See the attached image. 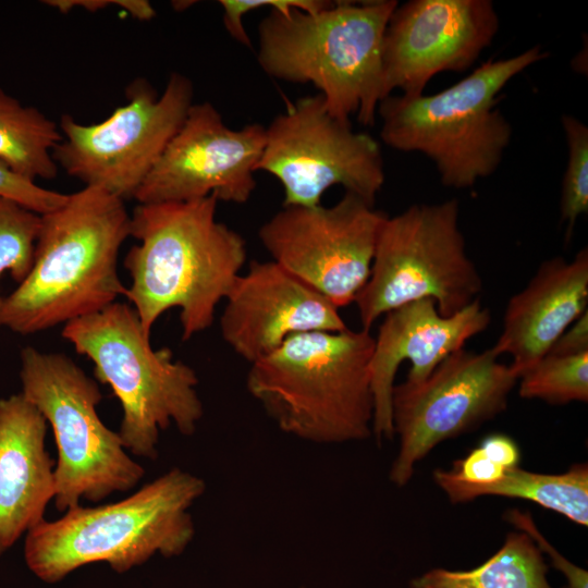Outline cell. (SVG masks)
<instances>
[{"mask_svg":"<svg viewBox=\"0 0 588 588\" xmlns=\"http://www.w3.org/2000/svg\"><path fill=\"white\" fill-rule=\"evenodd\" d=\"M218 199L137 204L131 236L138 241L123 265L124 297L150 334L158 318L180 309L182 340L209 329L246 261L245 240L217 220Z\"/></svg>","mask_w":588,"mask_h":588,"instance_id":"obj_1","label":"cell"},{"mask_svg":"<svg viewBox=\"0 0 588 588\" xmlns=\"http://www.w3.org/2000/svg\"><path fill=\"white\" fill-rule=\"evenodd\" d=\"M40 217L32 269L3 297L0 314V326L22 335L100 311L126 292L118 272L131 236L124 200L84 186Z\"/></svg>","mask_w":588,"mask_h":588,"instance_id":"obj_2","label":"cell"},{"mask_svg":"<svg viewBox=\"0 0 588 588\" xmlns=\"http://www.w3.org/2000/svg\"><path fill=\"white\" fill-rule=\"evenodd\" d=\"M205 490L200 477L172 468L120 501L73 506L27 531L26 566L44 583L56 584L91 563L122 574L156 554L179 556L195 536L189 509Z\"/></svg>","mask_w":588,"mask_h":588,"instance_id":"obj_3","label":"cell"},{"mask_svg":"<svg viewBox=\"0 0 588 588\" xmlns=\"http://www.w3.org/2000/svg\"><path fill=\"white\" fill-rule=\"evenodd\" d=\"M370 331H314L290 336L250 364L249 394L283 432L317 444L372 436Z\"/></svg>","mask_w":588,"mask_h":588,"instance_id":"obj_4","label":"cell"},{"mask_svg":"<svg viewBox=\"0 0 588 588\" xmlns=\"http://www.w3.org/2000/svg\"><path fill=\"white\" fill-rule=\"evenodd\" d=\"M396 0L335 1L308 13L275 10L258 26L257 60L271 77L313 84L328 112L371 126L383 97L382 45Z\"/></svg>","mask_w":588,"mask_h":588,"instance_id":"obj_5","label":"cell"},{"mask_svg":"<svg viewBox=\"0 0 588 588\" xmlns=\"http://www.w3.org/2000/svg\"><path fill=\"white\" fill-rule=\"evenodd\" d=\"M548 57L539 46L489 60L433 95L388 96L380 101V137L404 152H419L436 166L441 183L464 189L491 175L502 161L512 126L498 108L499 94L528 66Z\"/></svg>","mask_w":588,"mask_h":588,"instance_id":"obj_6","label":"cell"},{"mask_svg":"<svg viewBox=\"0 0 588 588\" xmlns=\"http://www.w3.org/2000/svg\"><path fill=\"white\" fill-rule=\"evenodd\" d=\"M61 335L94 363L95 376L120 401L119 430L132 454L156 460L159 434L174 425L192 436L204 415L198 378L171 350H155L132 305L114 302L64 324Z\"/></svg>","mask_w":588,"mask_h":588,"instance_id":"obj_7","label":"cell"},{"mask_svg":"<svg viewBox=\"0 0 588 588\" xmlns=\"http://www.w3.org/2000/svg\"><path fill=\"white\" fill-rule=\"evenodd\" d=\"M20 359L21 393L42 414L56 441V509L65 512L81 500L98 503L136 487L145 469L98 415V383L62 353L25 346Z\"/></svg>","mask_w":588,"mask_h":588,"instance_id":"obj_8","label":"cell"},{"mask_svg":"<svg viewBox=\"0 0 588 588\" xmlns=\"http://www.w3.org/2000/svg\"><path fill=\"white\" fill-rule=\"evenodd\" d=\"M456 199L415 204L379 230L369 278L354 303L362 329L406 303L430 298L450 317L479 298L481 277L466 252Z\"/></svg>","mask_w":588,"mask_h":588,"instance_id":"obj_9","label":"cell"},{"mask_svg":"<svg viewBox=\"0 0 588 588\" xmlns=\"http://www.w3.org/2000/svg\"><path fill=\"white\" fill-rule=\"evenodd\" d=\"M189 78L172 73L159 96L145 78L126 88L127 103L99 123L82 124L63 114L62 140L53 160L84 186H95L121 198L134 196L193 105Z\"/></svg>","mask_w":588,"mask_h":588,"instance_id":"obj_10","label":"cell"},{"mask_svg":"<svg viewBox=\"0 0 588 588\" xmlns=\"http://www.w3.org/2000/svg\"><path fill=\"white\" fill-rule=\"evenodd\" d=\"M273 175L283 187V207H314L334 185L371 206L384 184L379 143L332 117L320 94L289 102L266 127L256 171Z\"/></svg>","mask_w":588,"mask_h":588,"instance_id":"obj_11","label":"cell"},{"mask_svg":"<svg viewBox=\"0 0 588 588\" xmlns=\"http://www.w3.org/2000/svg\"><path fill=\"white\" fill-rule=\"evenodd\" d=\"M517 381L491 347L482 352L461 348L422 381L395 384L392 424L399 451L390 468L391 482L405 486L434 446L504 412Z\"/></svg>","mask_w":588,"mask_h":588,"instance_id":"obj_12","label":"cell"},{"mask_svg":"<svg viewBox=\"0 0 588 588\" xmlns=\"http://www.w3.org/2000/svg\"><path fill=\"white\" fill-rule=\"evenodd\" d=\"M387 216L345 192L330 207H283L258 236L272 261L340 308L354 303L366 284Z\"/></svg>","mask_w":588,"mask_h":588,"instance_id":"obj_13","label":"cell"},{"mask_svg":"<svg viewBox=\"0 0 588 588\" xmlns=\"http://www.w3.org/2000/svg\"><path fill=\"white\" fill-rule=\"evenodd\" d=\"M265 143L264 125L233 130L210 102L193 103L134 199L176 203L213 195L218 201L245 204L256 188Z\"/></svg>","mask_w":588,"mask_h":588,"instance_id":"obj_14","label":"cell"},{"mask_svg":"<svg viewBox=\"0 0 588 588\" xmlns=\"http://www.w3.org/2000/svg\"><path fill=\"white\" fill-rule=\"evenodd\" d=\"M499 24L490 0H411L397 4L383 37V97L394 89L404 96H419L434 75L466 71L491 45Z\"/></svg>","mask_w":588,"mask_h":588,"instance_id":"obj_15","label":"cell"},{"mask_svg":"<svg viewBox=\"0 0 588 588\" xmlns=\"http://www.w3.org/2000/svg\"><path fill=\"white\" fill-rule=\"evenodd\" d=\"M224 301L221 336L249 364L292 335L347 329L334 304L272 260H254Z\"/></svg>","mask_w":588,"mask_h":588,"instance_id":"obj_16","label":"cell"},{"mask_svg":"<svg viewBox=\"0 0 588 588\" xmlns=\"http://www.w3.org/2000/svg\"><path fill=\"white\" fill-rule=\"evenodd\" d=\"M490 322V310L479 298L450 317L442 316L430 298L413 301L384 314L373 338L370 360L372 436L378 442L394 438L392 392L400 364L409 360L406 381L420 382Z\"/></svg>","mask_w":588,"mask_h":588,"instance_id":"obj_17","label":"cell"},{"mask_svg":"<svg viewBox=\"0 0 588 588\" xmlns=\"http://www.w3.org/2000/svg\"><path fill=\"white\" fill-rule=\"evenodd\" d=\"M588 305V249L572 260H544L527 285L513 295L505 307L502 332L492 346L500 356L512 357L509 365L519 378L550 351L561 334Z\"/></svg>","mask_w":588,"mask_h":588,"instance_id":"obj_18","label":"cell"},{"mask_svg":"<svg viewBox=\"0 0 588 588\" xmlns=\"http://www.w3.org/2000/svg\"><path fill=\"white\" fill-rule=\"evenodd\" d=\"M47 421L22 393L0 399V556L45 519L56 493Z\"/></svg>","mask_w":588,"mask_h":588,"instance_id":"obj_19","label":"cell"},{"mask_svg":"<svg viewBox=\"0 0 588 588\" xmlns=\"http://www.w3.org/2000/svg\"><path fill=\"white\" fill-rule=\"evenodd\" d=\"M437 486L449 500L465 503L480 497H505L531 501L559 513L580 526L588 525V467L574 464L561 474H543L516 466L495 482L473 485L455 478L449 470L434 469Z\"/></svg>","mask_w":588,"mask_h":588,"instance_id":"obj_20","label":"cell"},{"mask_svg":"<svg viewBox=\"0 0 588 588\" xmlns=\"http://www.w3.org/2000/svg\"><path fill=\"white\" fill-rule=\"evenodd\" d=\"M541 550L524 531H510L502 547L469 571L433 568L416 577L412 588H552Z\"/></svg>","mask_w":588,"mask_h":588,"instance_id":"obj_21","label":"cell"},{"mask_svg":"<svg viewBox=\"0 0 588 588\" xmlns=\"http://www.w3.org/2000/svg\"><path fill=\"white\" fill-rule=\"evenodd\" d=\"M61 140L62 133L54 121L0 88L1 163L32 182L53 180L58 164L52 151Z\"/></svg>","mask_w":588,"mask_h":588,"instance_id":"obj_22","label":"cell"},{"mask_svg":"<svg viewBox=\"0 0 588 588\" xmlns=\"http://www.w3.org/2000/svg\"><path fill=\"white\" fill-rule=\"evenodd\" d=\"M522 399L563 405L588 401V353L547 354L518 378Z\"/></svg>","mask_w":588,"mask_h":588,"instance_id":"obj_23","label":"cell"},{"mask_svg":"<svg viewBox=\"0 0 588 588\" xmlns=\"http://www.w3.org/2000/svg\"><path fill=\"white\" fill-rule=\"evenodd\" d=\"M40 223L39 213L0 197V278L8 272L20 284L27 277L34 262ZM2 304L0 295V314Z\"/></svg>","mask_w":588,"mask_h":588,"instance_id":"obj_24","label":"cell"},{"mask_svg":"<svg viewBox=\"0 0 588 588\" xmlns=\"http://www.w3.org/2000/svg\"><path fill=\"white\" fill-rule=\"evenodd\" d=\"M561 121L568 152L560 212L561 222L565 224V242H568L577 219L588 212V127L569 114H564Z\"/></svg>","mask_w":588,"mask_h":588,"instance_id":"obj_25","label":"cell"},{"mask_svg":"<svg viewBox=\"0 0 588 588\" xmlns=\"http://www.w3.org/2000/svg\"><path fill=\"white\" fill-rule=\"evenodd\" d=\"M223 24L230 36L243 46L252 47V41L243 26V17L253 10L271 8L282 14L294 10L308 13L321 11L331 4L326 0H220Z\"/></svg>","mask_w":588,"mask_h":588,"instance_id":"obj_26","label":"cell"},{"mask_svg":"<svg viewBox=\"0 0 588 588\" xmlns=\"http://www.w3.org/2000/svg\"><path fill=\"white\" fill-rule=\"evenodd\" d=\"M0 197L14 200L39 215L61 206L68 194L44 188L28 181L0 162Z\"/></svg>","mask_w":588,"mask_h":588,"instance_id":"obj_27","label":"cell"},{"mask_svg":"<svg viewBox=\"0 0 588 588\" xmlns=\"http://www.w3.org/2000/svg\"><path fill=\"white\" fill-rule=\"evenodd\" d=\"M505 519L517 530L526 532L542 553L549 555L555 568L561 571L567 580L566 588H588V573L563 556L541 534L531 514L527 511L512 509L505 513Z\"/></svg>","mask_w":588,"mask_h":588,"instance_id":"obj_28","label":"cell"},{"mask_svg":"<svg viewBox=\"0 0 588 588\" xmlns=\"http://www.w3.org/2000/svg\"><path fill=\"white\" fill-rule=\"evenodd\" d=\"M506 470L505 467L493 462L479 445L462 460L455 461L449 469L455 478L473 485L495 482L504 476Z\"/></svg>","mask_w":588,"mask_h":588,"instance_id":"obj_29","label":"cell"},{"mask_svg":"<svg viewBox=\"0 0 588 588\" xmlns=\"http://www.w3.org/2000/svg\"><path fill=\"white\" fill-rule=\"evenodd\" d=\"M588 353V310L572 323L547 354L569 356Z\"/></svg>","mask_w":588,"mask_h":588,"instance_id":"obj_30","label":"cell"},{"mask_svg":"<svg viewBox=\"0 0 588 588\" xmlns=\"http://www.w3.org/2000/svg\"><path fill=\"white\" fill-rule=\"evenodd\" d=\"M479 446L486 454L506 469L518 466L520 451L516 442L503 433H491L485 437Z\"/></svg>","mask_w":588,"mask_h":588,"instance_id":"obj_31","label":"cell"},{"mask_svg":"<svg viewBox=\"0 0 588 588\" xmlns=\"http://www.w3.org/2000/svg\"><path fill=\"white\" fill-rule=\"evenodd\" d=\"M42 2L63 14L69 13L74 9L97 12L111 5L118 7V0H46Z\"/></svg>","mask_w":588,"mask_h":588,"instance_id":"obj_32","label":"cell"},{"mask_svg":"<svg viewBox=\"0 0 588 588\" xmlns=\"http://www.w3.org/2000/svg\"><path fill=\"white\" fill-rule=\"evenodd\" d=\"M118 7L139 21H149L156 15V10L147 0H118Z\"/></svg>","mask_w":588,"mask_h":588,"instance_id":"obj_33","label":"cell"}]
</instances>
